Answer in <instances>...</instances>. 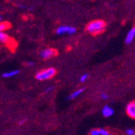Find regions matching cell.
I'll list each match as a JSON object with an SVG mask.
<instances>
[{
    "label": "cell",
    "mask_w": 135,
    "mask_h": 135,
    "mask_svg": "<svg viewBox=\"0 0 135 135\" xmlns=\"http://www.w3.org/2000/svg\"><path fill=\"white\" fill-rule=\"evenodd\" d=\"M106 28V23L102 20H92L88 23L87 25V31L91 33V35H98L102 33Z\"/></svg>",
    "instance_id": "cell-1"
},
{
    "label": "cell",
    "mask_w": 135,
    "mask_h": 135,
    "mask_svg": "<svg viewBox=\"0 0 135 135\" xmlns=\"http://www.w3.org/2000/svg\"><path fill=\"white\" fill-rule=\"evenodd\" d=\"M57 73V70L54 67H50L45 70H41V71L36 74L35 78L39 81H45L52 79Z\"/></svg>",
    "instance_id": "cell-2"
},
{
    "label": "cell",
    "mask_w": 135,
    "mask_h": 135,
    "mask_svg": "<svg viewBox=\"0 0 135 135\" xmlns=\"http://www.w3.org/2000/svg\"><path fill=\"white\" fill-rule=\"evenodd\" d=\"M0 41H1L2 44L7 46L11 50H14L17 45L16 41L13 38H11L10 36H8L4 32H0Z\"/></svg>",
    "instance_id": "cell-3"
},
{
    "label": "cell",
    "mask_w": 135,
    "mask_h": 135,
    "mask_svg": "<svg viewBox=\"0 0 135 135\" xmlns=\"http://www.w3.org/2000/svg\"><path fill=\"white\" fill-rule=\"evenodd\" d=\"M76 32V28L73 26L68 25H61L56 29V33L57 35H72Z\"/></svg>",
    "instance_id": "cell-4"
},
{
    "label": "cell",
    "mask_w": 135,
    "mask_h": 135,
    "mask_svg": "<svg viewBox=\"0 0 135 135\" xmlns=\"http://www.w3.org/2000/svg\"><path fill=\"white\" fill-rule=\"evenodd\" d=\"M57 55V50H55V49L53 48H46L44 49L43 50L41 51L40 53V56L41 58L47 60V59H50L55 56Z\"/></svg>",
    "instance_id": "cell-5"
},
{
    "label": "cell",
    "mask_w": 135,
    "mask_h": 135,
    "mask_svg": "<svg viewBox=\"0 0 135 135\" xmlns=\"http://www.w3.org/2000/svg\"><path fill=\"white\" fill-rule=\"evenodd\" d=\"M126 113L129 117L135 119V100L131 101L127 104Z\"/></svg>",
    "instance_id": "cell-6"
},
{
    "label": "cell",
    "mask_w": 135,
    "mask_h": 135,
    "mask_svg": "<svg viewBox=\"0 0 135 135\" xmlns=\"http://www.w3.org/2000/svg\"><path fill=\"white\" fill-rule=\"evenodd\" d=\"M102 114L105 117H110L114 114V109L108 105H105L102 108Z\"/></svg>",
    "instance_id": "cell-7"
},
{
    "label": "cell",
    "mask_w": 135,
    "mask_h": 135,
    "mask_svg": "<svg viewBox=\"0 0 135 135\" xmlns=\"http://www.w3.org/2000/svg\"><path fill=\"white\" fill-rule=\"evenodd\" d=\"M134 37H135V27L132 28L128 32V33H127V35H126V40H125L126 43L128 44V45L130 44V43L133 41Z\"/></svg>",
    "instance_id": "cell-8"
},
{
    "label": "cell",
    "mask_w": 135,
    "mask_h": 135,
    "mask_svg": "<svg viewBox=\"0 0 135 135\" xmlns=\"http://www.w3.org/2000/svg\"><path fill=\"white\" fill-rule=\"evenodd\" d=\"M20 73V70L16 69V70H9L7 72H4L2 74V77L3 78H11V77H14L16 75Z\"/></svg>",
    "instance_id": "cell-9"
},
{
    "label": "cell",
    "mask_w": 135,
    "mask_h": 135,
    "mask_svg": "<svg viewBox=\"0 0 135 135\" xmlns=\"http://www.w3.org/2000/svg\"><path fill=\"white\" fill-rule=\"evenodd\" d=\"M84 90H85L84 88H79V89H78V90H75L74 92H72V93L66 98V99H67V100H73V99H75V98L78 97L80 94H82V93L84 91Z\"/></svg>",
    "instance_id": "cell-10"
},
{
    "label": "cell",
    "mask_w": 135,
    "mask_h": 135,
    "mask_svg": "<svg viewBox=\"0 0 135 135\" xmlns=\"http://www.w3.org/2000/svg\"><path fill=\"white\" fill-rule=\"evenodd\" d=\"M11 23L7 21H2L0 23V31L1 32H5L11 28Z\"/></svg>",
    "instance_id": "cell-11"
},
{
    "label": "cell",
    "mask_w": 135,
    "mask_h": 135,
    "mask_svg": "<svg viewBox=\"0 0 135 135\" xmlns=\"http://www.w3.org/2000/svg\"><path fill=\"white\" fill-rule=\"evenodd\" d=\"M89 75H88V74H83V75H82L80 76V82L81 83H84L87 81V79H88Z\"/></svg>",
    "instance_id": "cell-12"
},
{
    "label": "cell",
    "mask_w": 135,
    "mask_h": 135,
    "mask_svg": "<svg viewBox=\"0 0 135 135\" xmlns=\"http://www.w3.org/2000/svg\"><path fill=\"white\" fill-rule=\"evenodd\" d=\"M90 135H100V129H92L90 133Z\"/></svg>",
    "instance_id": "cell-13"
},
{
    "label": "cell",
    "mask_w": 135,
    "mask_h": 135,
    "mask_svg": "<svg viewBox=\"0 0 135 135\" xmlns=\"http://www.w3.org/2000/svg\"><path fill=\"white\" fill-rule=\"evenodd\" d=\"M134 130L133 129H128L126 130V135H133L134 134Z\"/></svg>",
    "instance_id": "cell-14"
},
{
    "label": "cell",
    "mask_w": 135,
    "mask_h": 135,
    "mask_svg": "<svg viewBox=\"0 0 135 135\" xmlns=\"http://www.w3.org/2000/svg\"><path fill=\"white\" fill-rule=\"evenodd\" d=\"M109 132L104 129H100V135H108Z\"/></svg>",
    "instance_id": "cell-15"
},
{
    "label": "cell",
    "mask_w": 135,
    "mask_h": 135,
    "mask_svg": "<svg viewBox=\"0 0 135 135\" xmlns=\"http://www.w3.org/2000/svg\"><path fill=\"white\" fill-rule=\"evenodd\" d=\"M54 89V86H50V87H48V88H47L45 89V92L48 93V92H50V91H53Z\"/></svg>",
    "instance_id": "cell-16"
},
{
    "label": "cell",
    "mask_w": 135,
    "mask_h": 135,
    "mask_svg": "<svg viewBox=\"0 0 135 135\" xmlns=\"http://www.w3.org/2000/svg\"><path fill=\"white\" fill-rule=\"evenodd\" d=\"M101 98L103 100H108V95L105 93H101Z\"/></svg>",
    "instance_id": "cell-17"
},
{
    "label": "cell",
    "mask_w": 135,
    "mask_h": 135,
    "mask_svg": "<svg viewBox=\"0 0 135 135\" xmlns=\"http://www.w3.org/2000/svg\"><path fill=\"white\" fill-rule=\"evenodd\" d=\"M25 65L28 66H32L34 65V62H32V61H30V62H26Z\"/></svg>",
    "instance_id": "cell-18"
},
{
    "label": "cell",
    "mask_w": 135,
    "mask_h": 135,
    "mask_svg": "<svg viewBox=\"0 0 135 135\" xmlns=\"http://www.w3.org/2000/svg\"><path fill=\"white\" fill-rule=\"evenodd\" d=\"M25 121H26V119H23V120H20V123H19V124H20V125H23Z\"/></svg>",
    "instance_id": "cell-19"
},
{
    "label": "cell",
    "mask_w": 135,
    "mask_h": 135,
    "mask_svg": "<svg viewBox=\"0 0 135 135\" xmlns=\"http://www.w3.org/2000/svg\"><path fill=\"white\" fill-rule=\"evenodd\" d=\"M108 135H113V134H112V133H109V134H108Z\"/></svg>",
    "instance_id": "cell-20"
}]
</instances>
